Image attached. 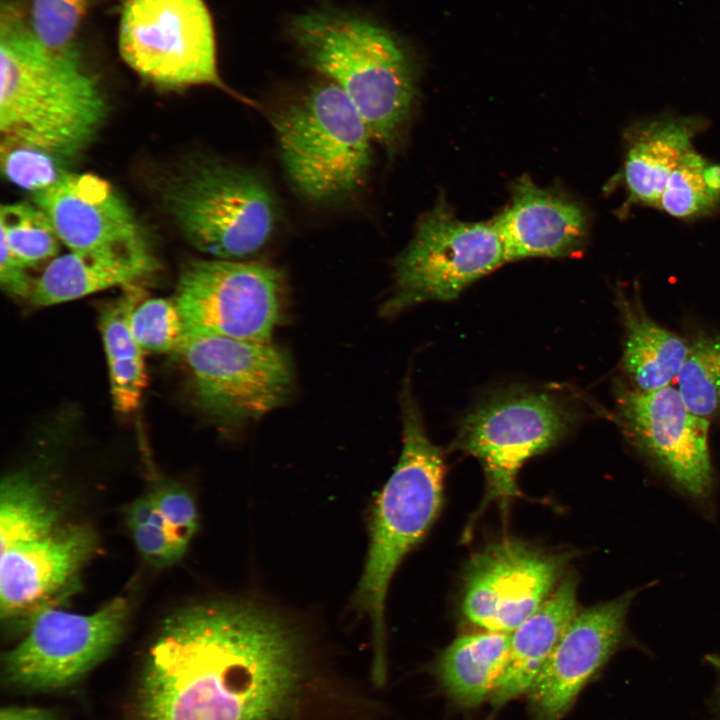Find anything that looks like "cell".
Masks as SVG:
<instances>
[{
    "label": "cell",
    "instance_id": "cell-1",
    "mask_svg": "<svg viewBox=\"0 0 720 720\" xmlns=\"http://www.w3.org/2000/svg\"><path fill=\"white\" fill-rule=\"evenodd\" d=\"M2 138L42 149L60 160L82 152L101 128L107 104L78 50L42 44L13 5L0 17Z\"/></svg>",
    "mask_w": 720,
    "mask_h": 720
},
{
    "label": "cell",
    "instance_id": "cell-2",
    "mask_svg": "<svg viewBox=\"0 0 720 720\" xmlns=\"http://www.w3.org/2000/svg\"><path fill=\"white\" fill-rule=\"evenodd\" d=\"M289 34L304 62L343 90L374 142L393 150L416 97L412 64L395 36L374 19L333 7L295 16Z\"/></svg>",
    "mask_w": 720,
    "mask_h": 720
},
{
    "label": "cell",
    "instance_id": "cell-3",
    "mask_svg": "<svg viewBox=\"0 0 720 720\" xmlns=\"http://www.w3.org/2000/svg\"><path fill=\"white\" fill-rule=\"evenodd\" d=\"M403 444L397 465L373 504L369 548L354 606L372 624L373 679L386 673L384 610L388 587L406 554L437 518L443 500L445 465L429 439L408 384L401 396Z\"/></svg>",
    "mask_w": 720,
    "mask_h": 720
},
{
    "label": "cell",
    "instance_id": "cell-4",
    "mask_svg": "<svg viewBox=\"0 0 720 720\" xmlns=\"http://www.w3.org/2000/svg\"><path fill=\"white\" fill-rule=\"evenodd\" d=\"M281 162L295 191L312 202L350 196L372 164V135L352 102L325 78L272 120Z\"/></svg>",
    "mask_w": 720,
    "mask_h": 720
},
{
    "label": "cell",
    "instance_id": "cell-5",
    "mask_svg": "<svg viewBox=\"0 0 720 720\" xmlns=\"http://www.w3.org/2000/svg\"><path fill=\"white\" fill-rule=\"evenodd\" d=\"M165 199L185 238L219 259L256 254L280 220L277 198L261 176L216 160L192 164L168 185Z\"/></svg>",
    "mask_w": 720,
    "mask_h": 720
},
{
    "label": "cell",
    "instance_id": "cell-6",
    "mask_svg": "<svg viewBox=\"0 0 720 720\" xmlns=\"http://www.w3.org/2000/svg\"><path fill=\"white\" fill-rule=\"evenodd\" d=\"M578 418L575 406L559 393L511 388L462 419L455 446L481 462L487 500L505 503L519 494L517 475L525 461L559 443Z\"/></svg>",
    "mask_w": 720,
    "mask_h": 720
},
{
    "label": "cell",
    "instance_id": "cell-7",
    "mask_svg": "<svg viewBox=\"0 0 720 720\" xmlns=\"http://www.w3.org/2000/svg\"><path fill=\"white\" fill-rule=\"evenodd\" d=\"M493 220H459L445 200L419 220L408 246L394 261V288L381 313L394 316L427 301L456 298L477 279L508 262Z\"/></svg>",
    "mask_w": 720,
    "mask_h": 720
},
{
    "label": "cell",
    "instance_id": "cell-8",
    "mask_svg": "<svg viewBox=\"0 0 720 720\" xmlns=\"http://www.w3.org/2000/svg\"><path fill=\"white\" fill-rule=\"evenodd\" d=\"M118 49L123 61L156 87L209 85L227 90L203 0H122Z\"/></svg>",
    "mask_w": 720,
    "mask_h": 720
},
{
    "label": "cell",
    "instance_id": "cell-9",
    "mask_svg": "<svg viewBox=\"0 0 720 720\" xmlns=\"http://www.w3.org/2000/svg\"><path fill=\"white\" fill-rule=\"evenodd\" d=\"M284 288L282 272L263 262L195 259L174 300L187 333L267 343L283 321Z\"/></svg>",
    "mask_w": 720,
    "mask_h": 720
},
{
    "label": "cell",
    "instance_id": "cell-10",
    "mask_svg": "<svg viewBox=\"0 0 720 720\" xmlns=\"http://www.w3.org/2000/svg\"><path fill=\"white\" fill-rule=\"evenodd\" d=\"M129 611L122 596L89 614L56 607L40 611L24 638L2 656L3 684L22 692H48L75 684L118 644Z\"/></svg>",
    "mask_w": 720,
    "mask_h": 720
},
{
    "label": "cell",
    "instance_id": "cell-11",
    "mask_svg": "<svg viewBox=\"0 0 720 720\" xmlns=\"http://www.w3.org/2000/svg\"><path fill=\"white\" fill-rule=\"evenodd\" d=\"M177 354L198 406L221 422L261 417L281 406L293 386L290 360L271 342L187 333Z\"/></svg>",
    "mask_w": 720,
    "mask_h": 720
},
{
    "label": "cell",
    "instance_id": "cell-12",
    "mask_svg": "<svg viewBox=\"0 0 720 720\" xmlns=\"http://www.w3.org/2000/svg\"><path fill=\"white\" fill-rule=\"evenodd\" d=\"M98 545L90 526L63 519L0 545L2 621L25 632L40 611L65 601Z\"/></svg>",
    "mask_w": 720,
    "mask_h": 720
},
{
    "label": "cell",
    "instance_id": "cell-13",
    "mask_svg": "<svg viewBox=\"0 0 720 720\" xmlns=\"http://www.w3.org/2000/svg\"><path fill=\"white\" fill-rule=\"evenodd\" d=\"M616 419L625 437L683 493L707 500L713 490L709 420L694 414L671 385L653 391L620 388Z\"/></svg>",
    "mask_w": 720,
    "mask_h": 720
},
{
    "label": "cell",
    "instance_id": "cell-14",
    "mask_svg": "<svg viewBox=\"0 0 720 720\" xmlns=\"http://www.w3.org/2000/svg\"><path fill=\"white\" fill-rule=\"evenodd\" d=\"M567 554L520 541L491 544L469 561L461 609L485 631L511 633L535 613L560 582Z\"/></svg>",
    "mask_w": 720,
    "mask_h": 720
},
{
    "label": "cell",
    "instance_id": "cell-15",
    "mask_svg": "<svg viewBox=\"0 0 720 720\" xmlns=\"http://www.w3.org/2000/svg\"><path fill=\"white\" fill-rule=\"evenodd\" d=\"M637 593L628 591L574 616L528 691L537 720H559L617 650Z\"/></svg>",
    "mask_w": 720,
    "mask_h": 720
},
{
    "label": "cell",
    "instance_id": "cell-16",
    "mask_svg": "<svg viewBox=\"0 0 720 720\" xmlns=\"http://www.w3.org/2000/svg\"><path fill=\"white\" fill-rule=\"evenodd\" d=\"M34 202L70 251L109 247L143 236L126 202L94 174L67 171L35 193Z\"/></svg>",
    "mask_w": 720,
    "mask_h": 720
},
{
    "label": "cell",
    "instance_id": "cell-17",
    "mask_svg": "<svg viewBox=\"0 0 720 720\" xmlns=\"http://www.w3.org/2000/svg\"><path fill=\"white\" fill-rule=\"evenodd\" d=\"M508 260L563 257L581 249L588 217L568 195L537 186L528 176L512 186L510 204L493 219Z\"/></svg>",
    "mask_w": 720,
    "mask_h": 720
},
{
    "label": "cell",
    "instance_id": "cell-18",
    "mask_svg": "<svg viewBox=\"0 0 720 720\" xmlns=\"http://www.w3.org/2000/svg\"><path fill=\"white\" fill-rule=\"evenodd\" d=\"M143 236L113 246L55 257L36 279L31 302L51 306L111 287L127 286L154 271Z\"/></svg>",
    "mask_w": 720,
    "mask_h": 720
},
{
    "label": "cell",
    "instance_id": "cell-19",
    "mask_svg": "<svg viewBox=\"0 0 720 720\" xmlns=\"http://www.w3.org/2000/svg\"><path fill=\"white\" fill-rule=\"evenodd\" d=\"M704 127L696 117H659L638 122L626 132L623 181L629 201L657 207L666 182L693 149Z\"/></svg>",
    "mask_w": 720,
    "mask_h": 720
},
{
    "label": "cell",
    "instance_id": "cell-20",
    "mask_svg": "<svg viewBox=\"0 0 720 720\" xmlns=\"http://www.w3.org/2000/svg\"><path fill=\"white\" fill-rule=\"evenodd\" d=\"M576 591V577L565 576L540 608L511 632L508 660L490 697L494 707L528 693L577 614Z\"/></svg>",
    "mask_w": 720,
    "mask_h": 720
},
{
    "label": "cell",
    "instance_id": "cell-21",
    "mask_svg": "<svg viewBox=\"0 0 720 720\" xmlns=\"http://www.w3.org/2000/svg\"><path fill=\"white\" fill-rule=\"evenodd\" d=\"M617 306L624 327L623 368L634 388L648 392L670 385L690 344L655 322L639 296L619 294Z\"/></svg>",
    "mask_w": 720,
    "mask_h": 720
},
{
    "label": "cell",
    "instance_id": "cell-22",
    "mask_svg": "<svg viewBox=\"0 0 720 720\" xmlns=\"http://www.w3.org/2000/svg\"><path fill=\"white\" fill-rule=\"evenodd\" d=\"M143 291L132 284L99 311V329L106 354L113 407L122 414L139 407L147 385L144 350L133 336L130 318Z\"/></svg>",
    "mask_w": 720,
    "mask_h": 720
},
{
    "label": "cell",
    "instance_id": "cell-23",
    "mask_svg": "<svg viewBox=\"0 0 720 720\" xmlns=\"http://www.w3.org/2000/svg\"><path fill=\"white\" fill-rule=\"evenodd\" d=\"M511 633L485 631L455 639L438 664L441 681L464 706L490 698L507 663Z\"/></svg>",
    "mask_w": 720,
    "mask_h": 720
},
{
    "label": "cell",
    "instance_id": "cell-24",
    "mask_svg": "<svg viewBox=\"0 0 720 720\" xmlns=\"http://www.w3.org/2000/svg\"><path fill=\"white\" fill-rule=\"evenodd\" d=\"M1 241L27 267L55 256L59 237L47 214L28 202L9 203L0 210Z\"/></svg>",
    "mask_w": 720,
    "mask_h": 720
},
{
    "label": "cell",
    "instance_id": "cell-25",
    "mask_svg": "<svg viewBox=\"0 0 720 720\" xmlns=\"http://www.w3.org/2000/svg\"><path fill=\"white\" fill-rule=\"evenodd\" d=\"M677 378L678 391L690 411L707 420L719 413L720 336L697 337Z\"/></svg>",
    "mask_w": 720,
    "mask_h": 720
},
{
    "label": "cell",
    "instance_id": "cell-26",
    "mask_svg": "<svg viewBox=\"0 0 720 720\" xmlns=\"http://www.w3.org/2000/svg\"><path fill=\"white\" fill-rule=\"evenodd\" d=\"M709 161L692 149L669 176L656 208L679 219L710 214L720 205V192L707 177Z\"/></svg>",
    "mask_w": 720,
    "mask_h": 720
},
{
    "label": "cell",
    "instance_id": "cell-27",
    "mask_svg": "<svg viewBox=\"0 0 720 720\" xmlns=\"http://www.w3.org/2000/svg\"><path fill=\"white\" fill-rule=\"evenodd\" d=\"M134 338L144 351L178 353L187 332L175 300L150 298L140 301L130 318Z\"/></svg>",
    "mask_w": 720,
    "mask_h": 720
},
{
    "label": "cell",
    "instance_id": "cell-28",
    "mask_svg": "<svg viewBox=\"0 0 720 720\" xmlns=\"http://www.w3.org/2000/svg\"><path fill=\"white\" fill-rule=\"evenodd\" d=\"M92 0H32L30 27L53 51H76L75 38Z\"/></svg>",
    "mask_w": 720,
    "mask_h": 720
},
{
    "label": "cell",
    "instance_id": "cell-29",
    "mask_svg": "<svg viewBox=\"0 0 720 720\" xmlns=\"http://www.w3.org/2000/svg\"><path fill=\"white\" fill-rule=\"evenodd\" d=\"M1 168L6 178L18 187L40 192L67 172L59 158L37 147L2 138Z\"/></svg>",
    "mask_w": 720,
    "mask_h": 720
},
{
    "label": "cell",
    "instance_id": "cell-30",
    "mask_svg": "<svg viewBox=\"0 0 720 720\" xmlns=\"http://www.w3.org/2000/svg\"><path fill=\"white\" fill-rule=\"evenodd\" d=\"M129 529L138 552L155 567H166L179 561L190 543L172 531L151 523Z\"/></svg>",
    "mask_w": 720,
    "mask_h": 720
},
{
    "label": "cell",
    "instance_id": "cell-31",
    "mask_svg": "<svg viewBox=\"0 0 720 720\" xmlns=\"http://www.w3.org/2000/svg\"><path fill=\"white\" fill-rule=\"evenodd\" d=\"M156 508L179 535L191 540L198 527V514L190 493L176 483H161L150 491Z\"/></svg>",
    "mask_w": 720,
    "mask_h": 720
},
{
    "label": "cell",
    "instance_id": "cell-32",
    "mask_svg": "<svg viewBox=\"0 0 720 720\" xmlns=\"http://www.w3.org/2000/svg\"><path fill=\"white\" fill-rule=\"evenodd\" d=\"M29 269L1 241L0 282L7 293L18 297H31L36 280L30 276Z\"/></svg>",
    "mask_w": 720,
    "mask_h": 720
},
{
    "label": "cell",
    "instance_id": "cell-33",
    "mask_svg": "<svg viewBox=\"0 0 720 720\" xmlns=\"http://www.w3.org/2000/svg\"><path fill=\"white\" fill-rule=\"evenodd\" d=\"M0 720H57V715L48 708L6 706L0 710Z\"/></svg>",
    "mask_w": 720,
    "mask_h": 720
},
{
    "label": "cell",
    "instance_id": "cell-34",
    "mask_svg": "<svg viewBox=\"0 0 720 720\" xmlns=\"http://www.w3.org/2000/svg\"><path fill=\"white\" fill-rule=\"evenodd\" d=\"M706 660L717 671V674H718V684L716 687L715 699H716V705L720 710V653L708 655L706 657Z\"/></svg>",
    "mask_w": 720,
    "mask_h": 720
}]
</instances>
